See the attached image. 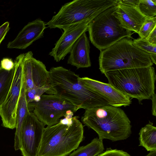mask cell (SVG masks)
I'll return each mask as SVG.
<instances>
[{"label": "cell", "mask_w": 156, "mask_h": 156, "mask_svg": "<svg viewBox=\"0 0 156 156\" xmlns=\"http://www.w3.org/2000/svg\"><path fill=\"white\" fill-rule=\"evenodd\" d=\"M49 72L50 86L47 94L57 95L79 109L109 105L101 95L82 84L79 75L70 70L61 66L53 67Z\"/></svg>", "instance_id": "cell-1"}, {"label": "cell", "mask_w": 156, "mask_h": 156, "mask_svg": "<svg viewBox=\"0 0 156 156\" xmlns=\"http://www.w3.org/2000/svg\"><path fill=\"white\" fill-rule=\"evenodd\" d=\"M81 120L94 130L98 138L102 140H123L132 133L131 122L124 112L119 107L108 105L86 109Z\"/></svg>", "instance_id": "cell-2"}, {"label": "cell", "mask_w": 156, "mask_h": 156, "mask_svg": "<svg viewBox=\"0 0 156 156\" xmlns=\"http://www.w3.org/2000/svg\"><path fill=\"white\" fill-rule=\"evenodd\" d=\"M79 118L73 117L71 124L59 120L45 128L38 156H66L76 149L83 138V126Z\"/></svg>", "instance_id": "cell-3"}, {"label": "cell", "mask_w": 156, "mask_h": 156, "mask_svg": "<svg viewBox=\"0 0 156 156\" xmlns=\"http://www.w3.org/2000/svg\"><path fill=\"white\" fill-rule=\"evenodd\" d=\"M104 74L108 83L139 102L151 99L155 94L156 76L152 66L112 71Z\"/></svg>", "instance_id": "cell-4"}, {"label": "cell", "mask_w": 156, "mask_h": 156, "mask_svg": "<svg viewBox=\"0 0 156 156\" xmlns=\"http://www.w3.org/2000/svg\"><path fill=\"white\" fill-rule=\"evenodd\" d=\"M99 69L104 74L109 71L152 66L148 54L136 47L133 41L123 38L101 51Z\"/></svg>", "instance_id": "cell-5"}, {"label": "cell", "mask_w": 156, "mask_h": 156, "mask_svg": "<svg viewBox=\"0 0 156 156\" xmlns=\"http://www.w3.org/2000/svg\"><path fill=\"white\" fill-rule=\"evenodd\" d=\"M118 0H75L62 5L46 25L50 29H64L83 21L93 20Z\"/></svg>", "instance_id": "cell-6"}, {"label": "cell", "mask_w": 156, "mask_h": 156, "mask_svg": "<svg viewBox=\"0 0 156 156\" xmlns=\"http://www.w3.org/2000/svg\"><path fill=\"white\" fill-rule=\"evenodd\" d=\"M117 5L100 13L89 24L88 31L89 39L100 51L123 38H132L133 33L121 27L114 15Z\"/></svg>", "instance_id": "cell-7"}, {"label": "cell", "mask_w": 156, "mask_h": 156, "mask_svg": "<svg viewBox=\"0 0 156 156\" xmlns=\"http://www.w3.org/2000/svg\"><path fill=\"white\" fill-rule=\"evenodd\" d=\"M31 51L24 54L23 60L24 78L28 104L38 102L50 86L49 72L45 65L33 56Z\"/></svg>", "instance_id": "cell-8"}, {"label": "cell", "mask_w": 156, "mask_h": 156, "mask_svg": "<svg viewBox=\"0 0 156 156\" xmlns=\"http://www.w3.org/2000/svg\"><path fill=\"white\" fill-rule=\"evenodd\" d=\"M31 111L44 125L50 126L58 123L69 111L74 113L79 109L68 101L55 94H42L38 102L31 108Z\"/></svg>", "instance_id": "cell-9"}, {"label": "cell", "mask_w": 156, "mask_h": 156, "mask_svg": "<svg viewBox=\"0 0 156 156\" xmlns=\"http://www.w3.org/2000/svg\"><path fill=\"white\" fill-rule=\"evenodd\" d=\"M24 53L16 58L14 73L11 85L3 102L0 105L2 126L6 128H16V112L23 80V60Z\"/></svg>", "instance_id": "cell-10"}, {"label": "cell", "mask_w": 156, "mask_h": 156, "mask_svg": "<svg viewBox=\"0 0 156 156\" xmlns=\"http://www.w3.org/2000/svg\"><path fill=\"white\" fill-rule=\"evenodd\" d=\"M44 126L33 112L27 114L20 134V150L23 156H38Z\"/></svg>", "instance_id": "cell-11"}, {"label": "cell", "mask_w": 156, "mask_h": 156, "mask_svg": "<svg viewBox=\"0 0 156 156\" xmlns=\"http://www.w3.org/2000/svg\"><path fill=\"white\" fill-rule=\"evenodd\" d=\"M92 20L85 21L64 29L61 36L49 55L56 62L63 60L70 53L77 40L83 33L88 31L89 24Z\"/></svg>", "instance_id": "cell-12"}, {"label": "cell", "mask_w": 156, "mask_h": 156, "mask_svg": "<svg viewBox=\"0 0 156 156\" xmlns=\"http://www.w3.org/2000/svg\"><path fill=\"white\" fill-rule=\"evenodd\" d=\"M84 86L94 91L104 97L109 105L119 107L129 106L131 98L109 83H106L87 77L79 78Z\"/></svg>", "instance_id": "cell-13"}, {"label": "cell", "mask_w": 156, "mask_h": 156, "mask_svg": "<svg viewBox=\"0 0 156 156\" xmlns=\"http://www.w3.org/2000/svg\"><path fill=\"white\" fill-rule=\"evenodd\" d=\"M46 24L41 19H37L25 26L16 37L7 44L8 48L23 49L36 40L43 37Z\"/></svg>", "instance_id": "cell-14"}, {"label": "cell", "mask_w": 156, "mask_h": 156, "mask_svg": "<svg viewBox=\"0 0 156 156\" xmlns=\"http://www.w3.org/2000/svg\"><path fill=\"white\" fill-rule=\"evenodd\" d=\"M114 15L121 27L137 34L147 19L137 8L127 7L118 4Z\"/></svg>", "instance_id": "cell-15"}, {"label": "cell", "mask_w": 156, "mask_h": 156, "mask_svg": "<svg viewBox=\"0 0 156 156\" xmlns=\"http://www.w3.org/2000/svg\"><path fill=\"white\" fill-rule=\"evenodd\" d=\"M89 41L86 32L83 33L73 45L70 52L67 63L77 69L91 66L90 57Z\"/></svg>", "instance_id": "cell-16"}, {"label": "cell", "mask_w": 156, "mask_h": 156, "mask_svg": "<svg viewBox=\"0 0 156 156\" xmlns=\"http://www.w3.org/2000/svg\"><path fill=\"white\" fill-rule=\"evenodd\" d=\"M29 112H30L27 99L25 85L23 78L16 109V124L14 144L15 150L20 149V134L21 126L25 117Z\"/></svg>", "instance_id": "cell-17"}, {"label": "cell", "mask_w": 156, "mask_h": 156, "mask_svg": "<svg viewBox=\"0 0 156 156\" xmlns=\"http://www.w3.org/2000/svg\"><path fill=\"white\" fill-rule=\"evenodd\" d=\"M139 146H142L149 151H156V127L152 122L149 123L140 130Z\"/></svg>", "instance_id": "cell-18"}, {"label": "cell", "mask_w": 156, "mask_h": 156, "mask_svg": "<svg viewBox=\"0 0 156 156\" xmlns=\"http://www.w3.org/2000/svg\"><path fill=\"white\" fill-rule=\"evenodd\" d=\"M68 156H96L103 152V140L97 137L87 145L79 147Z\"/></svg>", "instance_id": "cell-19"}, {"label": "cell", "mask_w": 156, "mask_h": 156, "mask_svg": "<svg viewBox=\"0 0 156 156\" xmlns=\"http://www.w3.org/2000/svg\"><path fill=\"white\" fill-rule=\"evenodd\" d=\"M14 71L15 67L10 71L5 70L0 67V105L5 100L10 88Z\"/></svg>", "instance_id": "cell-20"}, {"label": "cell", "mask_w": 156, "mask_h": 156, "mask_svg": "<svg viewBox=\"0 0 156 156\" xmlns=\"http://www.w3.org/2000/svg\"><path fill=\"white\" fill-rule=\"evenodd\" d=\"M137 8L147 18L156 16V0H139Z\"/></svg>", "instance_id": "cell-21"}, {"label": "cell", "mask_w": 156, "mask_h": 156, "mask_svg": "<svg viewBox=\"0 0 156 156\" xmlns=\"http://www.w3.org/2000/svg\"><path fill=\"white\" fill-rule=\"evenodd\" d=\"M156 27V16L151 18H147L138 33L140 37L143 39H146Z\"/></svg>", "instance_id": "cell-22"}, {"label": "cell", "mask_w": 156, "mask_h": 156, "mask_svg": "<svg viewBox=\"0 0 156 156\" xmlns=\"http://www.w3.org/2000/svg\"><path fill=\"white\" fill-rule=\"evenodd\" d=\"M134 45L138 48L149 54H156V45L149 43L146 39L140 37L133 41Z\"/></svg>", "instance_id": "cell-23"}, {"label": "cell", "mask_w": 156, "mask_h": 156, "mask_svg": "<svg viewBox=\"0 0 156 156\" xmlns=\"http://www.w3.org/2000/svg\"><path fill=\"white\" fill-rule=\"evenodd\" d=\"M97 156H131L126 152L122 150L112 149L111 147L107 148L106 150Z\"/></svg>", "instance_id": "cell-24"}, {"label": "cell", "mask_w": 156, "mask_h": 156, "mask_svg": "<svg viewBox=\"0 0 156 156\" xmlns=\"http://www.w3.org/2000/svg\"><path fill=\"white\" fill-rule=\"evenodd\" d=\"M15 63L11 58H5L1 61L0 67L8 71L12 70L15 67Z\"/></svg>", "instance_id": "cell-25"}, {"label": "cell", "mask_w": 156, "mask_h": 156, "mask_svg": "<svg viewBox=\"0 0 156 156\" xmlns=\"http://www.w3.org/2000/svg\"><path fill=\"white\" fill-rule=\"evenodd\" d=\"M139 0H118V4L129 7L137 8Z\"/></svg>", "instance_id": "cell-26"}, {"label": "cell", "mask_w": 156, "mask_h": 156, "mask_svg": "<svg viewBox=\"0 0 156 156\" xmlns=\"http://www.w3.org/2000/svg\"><path fill=\"white\" fill-rule=\"evenodd\" d=\"M10 29L9 23L6 22L0 26V44Z\"/></svg>", "instance_id": "cell-27"}, {"label": "cell", "mask_w": 156, "mask_h": 156, "mask_svg": "<svg viewBox=\"0 0 156 156\" xmlns=\"http://www.w3.org/2000/svg\"><path fill=\"white\" fill-rule=\"evenodd\" d=\"M146 39L149 43L156 45V27L150 34Z\"/></svg>", "instance_id": "cell-28"}, {"label": "cell", "mask_w": 156, "mask_h": 156, "mask_svg": "<svg viewBox=\"0 0 156 156\" xmlns=\"http://www.w3.org/2000/svg\"><path fill=\"white\" fill-rule=\"evenodd\" d=\"M156 94H155L153 96L151 100L152 101V114L154 116H156Z\"/></svg>", "instance_id": "cell-29"}, {"label": "cell", "mask_w": 156, "mask_h": 156, "mask_svg": "<svg viewBox=\"0 0 156 156\" xmlns=\"http://www.w3.org/2000/svg\"><path fill=\"white\" fill-rule=\"evenodd\" d=\"M150 58L153 63L156 64V54H149Z\"/></svg>", "instance_id": "cell-30"}, {"label": "cell", "mask_w": 156, "mask_h": 156, "mask_svg": "<svg viewBox=\"0 0 156 156\" xmlns=\"http://www.w3.org/2000/svg\"><path fill=\"white\" fill-rule=\"evenodd\" d=\"M145 156H156V151H150Z\"/></svg>", "instance_id": "cell-31"}]
</instances>
